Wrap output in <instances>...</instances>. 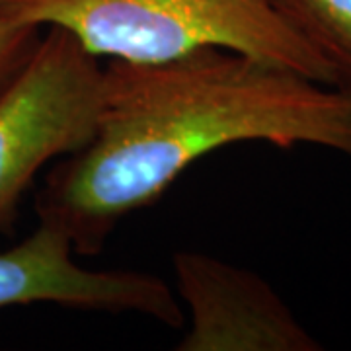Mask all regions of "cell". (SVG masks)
Returning a JSON list of instances; mask_svg holds the SVG:
<instances>
[{
    "label": "cell",
    "mask_w": 351,
    "mask_h": 351,
    "mask_svg": "<svg viewBox=\"0 0 351 351\" xmlns=\"http://www.w3.org/2000/svg\"><path fill=\"white\" fill-rule=\"evenodd\" d=\"M239 143L314 145L351 162V94L223 47L158 63L110 59L96 133L47 174L39 221L64 230L76 256H96L191 164Z\"/></svg>",
    "instance_id": "6da1fadb"
},
{
    "label": "cell",
    "mask_w": 351,
    "mask_h": 351,
    "mask_svg": "<svg viewBox=\"0 0 351 351\" xmlns=\"http://www.w3.org/2000/svg\"><path fill=\"white\" fill-rule=\"evenodd\" d=\"M0 18L66 29L98 59L158 63L223 47L336 86L274 0H0Z\"/></svg>",
    "instance_id": "7a4b0ae2"
},
{
    "label": "cell",
    "mask_w": 351,
    "mask_h": 351,
    "mask_svg": "<svg viewBox=\"0 0 351 351\" xmlns=\"http://www.w3.org/2000/svg\"><path fill=\"white\" fill-rule=\"evenodd\" d=\"M104 64L61 27H45L0 90V230L45 164L84 149L101 110Z\"/></svg>",
    "instance_id": "3957f363"
},
{
    "label": "cell",
    "mask_w": 351,
    "mask_h": 351,
    "mask_svg": "<svg viewBox=\"0 0 351 351\" xmlns=\"http://www.w3.org/2000/svg\"><path fill=\"white\" fill-rule=\"evenodd\" d=\"M186 332L178 351H318L322 343L256 271L211 254L172 256Z\"/></svg>",
    "instance_id": "277c9868"
},
{
    "label": "cell",
    "mask_w": 351,
    "mask_h": 351,
    "mask_svg": "<svg viewBox=\"0 0 351 351\" xmlns=\"http://www.w3.org/2000/svg\"><path fill=\"white\" fill-rule=\"evenodd\" d=\"M75 256L64 230L39 221L27 239L0 252V308L49 302L86 313L138 314L172 330L184 328V306L158 276L88 269Z\"/></svg>",
    "instance_id": "5b68a950"
},
{
    "label": "cell",
    "mask_w": 351,
    "mask_h": 351,
    "mask_svg": "<svg viewBox=\"0 0 351 351\" xmlns=\"http://www.w3.org/2000/svg\"><path fill=\"white\" fill-rule=\"evenodd\" d=\"M279 14L313 47L351 94V0H274Z\"/></svg>",
    "instance_id": "8992f818"
},
{
    "label": "cell",
    "mask_w": 351,
    "mask_h": 351,
    "mask_svg": "<svg viewBox=\"0 0 351 351\" xmlns=\"http://www.w3.org/2000/svg\"><path fill=\"white\" fill-rule=\"evenodd\" d=\"M39 36L41 27L16 24L6 18H0V90L12 80L20 66L25 63Z\"/></svg>",
    "instance_id": "52a82bcc"
}]
</instances>
